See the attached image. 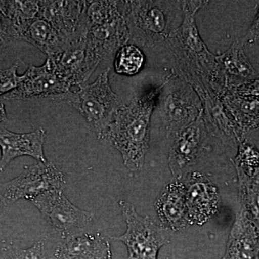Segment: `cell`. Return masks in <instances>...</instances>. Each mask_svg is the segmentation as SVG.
Segmentation results:
<instances>
[{"label":"cell","instance_id":"1","mask_svg":"<svg viewBox=\"0 0 259 259\" xmlns=\"http://www.w3.org/2000/svg\"><path fill=\"white\" fill-rule=\"evenodd\" d=\"M182 3L183 20L168 37L177 65L174 72L191 85L207 87L221 99L228 88V82L218 64L217 56L206 47L195 23L196 13L208 2Z\"/></svg>","mask_w":259,"mask_h":259},{"label":"cell","instance_id":"2","mask_svg":"<svg viewBox=\"0 0 259 259\" xmlns=\"http://www.w3.org/2000/svg\"><path fill=\"white\" fill-rule=\"evenodd\" d=\"M161 89L162 84L136 97L128 105H122L104 136L120 151L124 164L131 171L144 166L149 147L151 117Z\"/></svg>","mask_w":259,"mask_h":259},{"label":"cell","instance_id":"3","mask_svg":"<svg viewBox=\"0 0 259 259\" xmlns=\"http://www.w3.org/2000/svg\"><path fill=\"white\" fill-rule=\"evenodd\" d=\"M107 69L91 84L80 85L76 91L61 95L55 100L66 102L83 116L103 139L114 116L122 106L120 97L112 91Z\"/></svg>","mask_w":259,"mask_h":259},{"label":"cell","instance_id":"4","mask_svg":"<svg viewBox=\"0 0 259 259\" xmlns=\"http://www.w3.org/2000/svg\"><path fill=\"white\" fill-rule=\"evenodd\" d=\"M123 16L130 39L143 47H153L168 40L175 18L169 1H125Z\"/></svg>","mask_w":259,"mask_h":259},{"label":"cell","instance_id":"5","mask_svg":"<svg viewBox=\"0 0 259 259\" xmlns=\"http://www.w3.org/2000/svg\"><path fill=\"white\" fill-rule=\"evenodd\" d=\"M157 106L167 135L173 138L203 113L200 97L174 71L162 83Z\"/></svg>","mask_w":259,"mask_h":259},{"label":"cell","instance_id":"6","mask_svg":"<svg viewBox=\"0 0 259 259\" xmlns=\"http://www.w3.org/2000/svg\"><path fill=\"white\" fill-rule=\"evenodd\" d=\"M120 207L127 230L122 236L111 237L112 239L125 245L127 259H158L160 249L169 243L168 230L148 217L139 215L128 202L120 201Z\"/></svg>","mask_w":259,"mask_h":259},{"label":"cell","instance_id":"7","mask_svg":"<svg viewBox=\"0 0 259 259\" xmlns=\"http://www.w3.org/2000/svg\"><path fill=\"white\" fill-rule=\"evenodd\" d=\"M65 185L64 174L54 163L38 162L25 166L21 175L0 186V200L5 204L20 199L32 202L49 191L64 190Z\"/></svg>","mask_w":259,"mask_h":259},{"label":"cell","instance_id":"8","mask_svg":"<svg viewBox=\"0 0 259 259\" xmlns=\"http://www.w3.org/2000/svg\"><path fill=\"white\" fill-rule=\"evenodd\" d=\"M31 202L62 236L86 229L93 220V213L76 207L66 198L63 190L49 191Z\"/></svg>","mask_w":259,"mask_h":259},{"label":"cell","instance_id":"9","mask_svg":"<svg viewBox=\"0 0 259 259\" xmlns=\"http://www.w3.org/2000/svg\"><path fill=\"white\" fill-rule=\"evenodd\" d=\"M58 74L69 86L82 85L103 60L87 37L70 42L62 52L49 57Z\"/></svg>","mask_w":259,"mask_h":259},{"label":"cell","instance_id":"10","mask_svg":"<svg viewBox=\"0 0 259 259\" xmlns=\"http://www.w3.org/2000/svg\"><path fill=\"white\" fill-rule=\"evenodd\" d=\"M20 86L3 96L5 100L48 98L55 100L69 92L71 87L58 74L50 59L40 66H29Z\"/></svg>","mask_w":259,"mask_h":259},{"label":"cell","instance_id":"11","mask_svg":"<svg viewBox=\"0 0 259 259\" xmlns=\"http://www.w3.org/2000/svg\"><path fill=\"white\" fill-rule=\"evenodd\" d=\"M207 131L202 114L193 123L174 137L168 155V166L175 180H180L188 175L195 164L203 150Z\"/></svg>","mask_w":259,"mask_h":259},{"label":"cell","instance_id":"12","mask_svg":"<svg viewBox=\"0 0 259 259\" xmlns=\"http://www.w3.org/2000/svg\"><path fill=\"white\" fill-rule=\"evenodd\" d=\"M86 1H40L38 18L47 20L70 42L85 38L89 28Z\"/></svg>","mask_w":259,"mask_h":259},{"label":"cell","instance_id":"13","mask_svg":"<svg viewBox=\"0 0 259 259\" xmlns=\"http://www.w3.org/2000/svg\"><path fill=\"white\" fill-rule=\"evenodd\" d=\"M186 201L191 224L202 225L215 214L219 204L217 188L204 175H186Z\"/></svg>","mask_w":259,"mask_h":259},{"label":"cell","instance_id":"14","mask_svg":"<svg viewBox=\"0 0 259 259\" xmlns=\"http://www.w3.org/2000/svg\"><path fill=\"white\" fill-rule=\"evenodd\" d=\"M55 256L59 259H112L111 247L100 233L79 230L62 236Z\"/></svg>","mask_w":259,"mask_h":259},{"label":"cell","instance_id":"15","mask_svg":"<svg viewBox=\"0 0 259 259\" xmlns=\"http://www.w3.org/2000/svg\"><path fill=\"white\" fill-rule=\"evenodd\" d=\"M46 135L47 132L42 127L26 134H17L0 127V171L20 156H28L39 162H47L44 151Z\"/></svg>","mask_w":259,"mask_h":259},{"label":"cell","instance_id":"16","mask_svg":"<svg viewBox=\"0 0 259 259\" xmlns=\"http://www.w3.org/2000/svg\"><path fill=\"white\" fill-rule=\"evenodd\" d=\"M162 226L173 231H182L191 224L183 182L175 180L162 191L156 202Z\"/></svg>","mask_w":259,"mask_h":259},{"label":"cell","instance_id":"17","mask_svg":"<svg viewBox=\"0 0 259 259\" xmlns=\"http://www.w3.org/2000/svg\"><path fill=\"white\" fill-rule=\"evenodd\" d=\"M259 231L244 209L237 214L223 259H259Z\"/></svg>","mask_w":259,"mask_h":259},{"label":"cell","instance_id":"18","mask_svg":"<svg viewBox=\"0 0 259 259\" xmlns=\"http://www.w3.org/2000/svg\"><path fill=\"white\" fill-rule=\"evenodd\" d=\"M18 40H24L45 53L48 58L60 54L70 42L47 20L32 19L16 28Z\"/></svg>","mask_w":259,"mask_h":259},{"label":"cell","instance_id":"19","mask_svg":"<svg viewBox=\"0 0 259 259\" xmlns=\"http://www.w3.org/2000/svg\"><path fill=\"white\" fill-rule=\"evenodd\" d=\"M88 41L102 59L113 55L126 45L130 40V33L123 16L109 23L90 28Z\"/></svg>","mask_w":259,"mask_h":259},{"label":"cell","instance_id":"20","mask_svg":"<svg viewBox=\"0 0 259 259\" xmlns=\"http://www.w3.org/2000/svg\"><path fill=\"white\" fill-rule=\"evenodd\" d=\"M221 100L227 113L244 136L259 128V98L226 90Z\"/></svg>","mask_w":259,"mask_h":259},{"label":"cell","instance_id":"21","mask_svg":"<svg viewBox=\"0 0 259 259\" xmlns=\"http://www.w3.org/2000/svg\"><path fill=\"white\" fill-rule=\"evenodd\" d=\"M243 42L235 40L231 47L222 54L217 56L218 64L228 82V87L255 79L256 71L243 51Z\"/></svg>","mask_w":259,"mask_h":259},{"label":"cell","instance_id":"22","mask_svg":"<svg viewBox=\"0 0 259 259\" xmlns=\"http://www.w3.org/2000/svg\"><path fill=\"white\" fill-rule=\"evenodd\" d=\"M144 52L134 44H126L115 54L114 68L117 74L133 76L139 74L145 64Z\"/></svg>","mask_w":259,"mask_h":259},{"label":"cell","instance_id":"23","mask_svg":"<svg viewBox=\"0 0 259 259\" xmlns=\"http://www.w3.org/2000/svg\"><path fill=\"white\" fill-rule=\"evenodd\" d=\"M39 10L40 1H0V13L13 23L15 29L38 17Z\"/></svg>","mask_w":259,"mask_h":259},{"label":"cell","instance_id":"24","mask_svg":"<svg viewBox=\"0 0 259 259\" xmlns=\"http://www.w3.org/2000/svg\"><path fill=\"white\" fill-rule=\"evenodd\" d=\"M118 1H86L85 17L89 30L122 16L119 10Z\"/></svg>","mask_w":259,"mask_h":259},{"label":"cell","instance_id":"25","mask_svg":"<svg viewBox=\"0 0 259 259\" xmlns=\"http://www.w3.org/2000/svg\"><path fill=\"white\" fill-rule=\"evenodd\" d=\"M234 163L238 175L251 180H259V151L253 145L245 140L238 143V154Z\"/></svg>","mask_w":259,"mask_h":259},{"label":"cell","instance_id":"26","mask_svg":"<svg viewBox=\"0 0 259 259\" xmlns=\"http://www.w3.org/2000/svg\"><path fill=\"white\" fill-rule=\"evenodd\" d=\"M241 208L259 231V180L238 175Z\"/></svg>","mask_w":259,"mask_h":259},{"label":"cell","instance_id":"27","mask_svg":"<svg viewBox=\"0 0 259 259\" xmlns=\"http://www.w3.org/2000/svg\"><path fill=\"white\" fill-rule=\"evenodd\" d=\"M18 64L7 69H0V96L11 93L20 86L25 79V74H18Z\"/></svg>","mask_w":259,"mask_h":259},{"label":"cell","instance_id":"28","mask_svg":"<svg viewBox=\"0 0 259 259\" xmlns=\"http://www.w3.org/2000/svg\"><path fill=\"white\" fill-rule=\"evenodd\" d=\"M6 253L10 259H47L44 244L37 241L27 249H20L14 246L6 248Z\"/></svg>","mask_w":259,"mask_h":259},{"label":"cell","instance_id":"29","mask_svg":"<svg viewBox=\"0 0 259 259\" xmlns=\"http://www.w3.org/2000/svg\"><path fill=\"white\" fill-rule=\"evenodd\" d=\"M18 40V34L14 25L0 13V52L11 42Z\"/></svg>","mask_w":259,"mask_h":259},{"label":"cell","instance_id":"30","mask_svg":"<svg viewBox=\"0 0 259 259\" xmlns=\"http://www.w3.org/2000/svg\"><path fill=\"white\" fill-rule=\"evenodd\" d=\"M227 90L237 95L259 98V79H254L239 84L231 85Z\"/></svg>","mask_w":259,"mask_h":259},{"label":"cell","instance_id":"31","mask_svg":"<svg viewBox=\"0 0 259 259\" xmlns=\"http://www.w3.org/2000/svg\"><path fill=\"white\" fill-rule=\"evenodd\" d=\"M241 41L243 42V45L245 44H254V42L259 40V7L256 15H255L254 19H253V23L245 36L240 38Z\"/></svg>","mask_w":259,"mask_h":259},{"label":"cell","instance_id":"32","mask_svg":"<svg viewBox=\"0 0 259 259\" xmlns=\"http://www.w3.org/2000/svg\"><path fill=\"white\" fill-rule=\"evenodd\" d=\"M7 120V113L4 104L0 103V122Z\"/></svg>","mask_w":259,"mask_h":259},{"label":"cell","instance_id":"33","mask_svg":"<svg viewBox=\"0 0 259 259\" xmlns=\"http://www.w3.org/2000/svg\"><path fill=\"white\" fill-rule=\"evenodd\" d=\"M0 199H1V197H0Z\"/></svg>","mask_w":259,"mask_h":259}]
</instances>
